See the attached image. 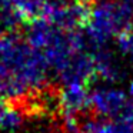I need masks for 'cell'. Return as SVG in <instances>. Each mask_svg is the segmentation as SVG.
Returning <instances> with one entry per match:
<instances>
[{
	"instance_id": "cell-1",
	"label": "cell",
	"mask_w": 133,
	"mask_h": 133,
	"mask_svg": "<svg viewBox=\"0 0 133 133\" xmlns=\"http://www.w3.org/2000/svg\"><path fill=\"white\" fill-rule=\"evenodd\" d=\"M50 67L40 50L16 32L0 36V95L22 100L44 86Z\"/></svg>"
},
{
	"instance_id": "cell-2",
	"label": "cell",
	"mask_w": 133,
	"mask_h": 133,
	"mask_svg": "<svg viewBox=\"0 0 133 133\" xmlns=\"http://www.w3.org/2000/svg\"><path fill=\"white\" fill-rule=\"evenodd\" d=\"M133 24V4L130 0H99L90 9V15L83 30L90 43V53L97 46L107 44L113 37L117 39Z\"/></svg>"
},
{
	"instance_id": "cell-3",
	"label": "cell",
	"mask_w": 133,
	"mask_h": 133,
	"mask_svg": "<svg viewBox=\"0 0 133 133\" xmlns=\"http://www.w3.org/2000/svg\"><path fill=\"white\" fill-rule=\"evenodd\" d=\"M89 104L96 115L107 120L133 119V102L129 95L113 86H97L89 90Z\"/></svg>"
},
{
	"instance_id": "cell-4",
	"label": "cell",
	"mask_w": 133,
	"mask_h": 133,
	"mask_svg": "<svg viewBox=\"0 0 133 133\" xmlns=\"http://www.w3.org/2000/svg\"><path fill=\"white\" fill-rule=\"evenodd\" d=\"M62 112L64 115H76L90 109L89 89L86 84H66L60 90Z\"/></svg>"
},
{
	"instance_id": "cell-5",
	"label": "cell",
	"mask_w": 133,
	"mask_h": 133,
	"mask_svg": "<svg viewBox=\"0 0 133 133\" xmlns=\"http://www.w3.org/2000/svg\"><path fill=\"white\" fill-rule=\"evenodd\" d=\"M24 17L9 0H0V36L13 33L20 27Z\"/></svg>"
},
{
	"instance_id": "cell-6",
	"label": "cell",
	"mask_w": 133,
	"mask_h": 133,
	"mask_svg": "<svg viewBox=\"0 0 133 133\" xmlns=\"http://www.w3.org/2000/svg\"><path fill=\"white\" fill-rule=\"evenodd\" d=\"M26 115L20 107L7 106L0 115V133H19L24 127Z\"/></svg>"
},
{
	"instance_id": "cell-7",
	"label": "cell",
	"mask_w": 133,
	"mask_h": 133,
	"mask_svg": "<svg viewBox=\"0 0 133 133\" xmlns=\"http://www.w3.org/2000/svg\"><path fill=\"white\" fill-rule=\"evenodd\" d=\"M9 106V104H7V99L4 97V96H2L0 95V115H2V113L4 112V110H6V107Z\"/></svg>"
},
{
	"instance_id": "cell-8",
	"label": "cell",
	"mask_w": 133,
	"mask_h": 133,
	"mask_svg": "<svg viewBox=\"0 0 133 133\" xmlns=\"http://www.w3.org/2000/svg\"><path fill=\"white\" fill-rule=\"evenodd\" d=\"M129 97L132 99V102H133V80H132V83H130V87H129Z\"/></svg>"
}]
</instances>
